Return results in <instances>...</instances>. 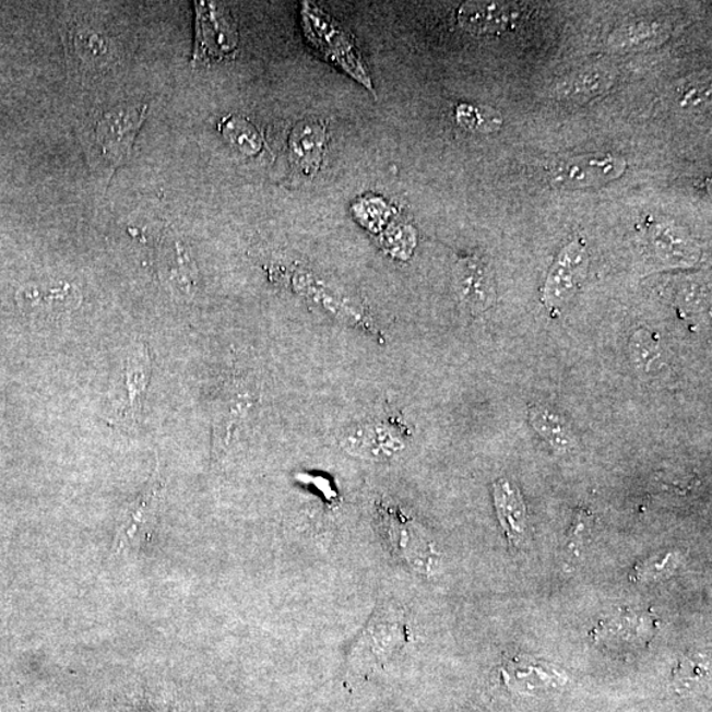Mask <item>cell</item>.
Instances as JSON below:
<instances>
[{
    "label": "cell",
    "instance_id": "30bf717a",
    "mask_svg": "<svg viewBox=\"0 0 712 712\" xmlns=\"http://www.w3.org/2000/svg\"><path fill=\"white\" fill-rule=\"evenodd\" d=\"M325 143V126L320 120H302L290 133L289 157L292 165H295L305 176L316 175L323 161Z\"/></svg>",
    "mask_w": 712,
    "mask_h": 712
},
{
    "label": "cell",
    "instance_id": "7c38bea8",
    "mask_svg": "<svg viewBox=\"0 0 712 712\" xmlns=\"http://www.w3.org/2000/svg\"><path fill=\"white\" fill-rule=\"evenodd\" d=\"M527 415L534 431L557 453H570L578 447L575 430L561 412L549 405L533 404Z\"/></svg>",
    "mask_w": 712,
    "mask_h": 712
},
{
    "label": "cell",
    "instance_id": "7a4b0ae2",
    "mask_svg": "<svg viewBox=\"0 0 712 712\" xmlns=\"http://www.w3.org/2000/svg\"><path fill=\"white\" fill-rule=\"evenodd\" d=\"M454 292L463 313L485 315L496 302V280L491 260L474 253L458 260L454 270Z\"/></svg>",
    "mask_w": 712,
    "mask_h": 712
},
{
    "label": "cell",
    "instance_id": "4fadbf2b",
    "mask_svg": "<svg viewBox=\"0 0 712 712\" xmlns=\"http://www.w3.org/2000/svg\"><path fill=\"white\" fill-rule=\"evenodd\" d=\"M628 349L631 364L641 378L656 380L664 377L669 358L656 333L645 328L636 330Z\"/></svg>",
    "mask_w": 712,
    "mask_h": 712
},
{
    "label": "cell",
    "instance_id": "9a60e30c",
    "mask_svg": "<svg viewBox=\"0 0 712 712\" xmlns=\"http://www.w3.org/2000/svg\"><path fill=\"white\" fill-rule=\"evenodd\" d=\"M613 84V70L593 67L580 70L559 82L556 93L559 98L581 102L597 97Z\"/></svg>",
    "mask_w": 712,
    "mask_h": 712
},
{
    "label": "cell",
    "instance_id": "2e32d148",
    "mask_svg": "<svg viewBox=\"0 0 712 712\" xmlns=\"http://www.w3.org/2000/svg\"><path fill=\"white\" fill-rule=\"evenodd\" d=\"M79 292L70 284L49 289L32 288L22 292V302L27 307L37 309L43 315L61 316L78 308L80 304Z\"/></svg>",
    "mask_w": 712,
    "mask_h": 712
},
{
    "label": "cell",
    "instance_id": "8992f818",
    "mask_svg": "<svg viewBox=\"0 0 712 712\" xmlns=\"http://www.w3.org/2000/svg\"><path fill=\"white\" fill-rule=\"evenodd\" d=\"M341 448L348 454L367 461H388L402 453V431L383 423H366L349 426L340 437Z\"/></svg>",
    "mask_w": 712,
    "mask_h": 712
},
{
    "label": "cell",
    "instance_id": "603a6c76",
    "mask_svg": "<svg viewBox=\"0 0 712 712\" xmlns=\"http://www.w3.org/2000/svg\"><path fill=\"white\" fill-rule=\"evenodd\" d=\"M679 558L674 553H666L661 557L648 559L634 568V581H653L656 578L667 577L677 568Z\"/></svg>",
    "mask_w": 712,
    "mask_h": 712
},
{
    "label": "cell",
    "instance_id": "6da1fadb",
    "mask_svg": "<svg viewBox=\"0 0 712 712\" xmlns=\"http://www.w3.org/2000/svg\"><path fill=\"white\" fill-rule=\"evenodd\" d=\"M302 29L307 40L352 78L372 91V82L352 36L321 10L309 3L302 5Z\"/></svg>",
    "mask_w": 712,
    "mask_h": 712
},
{
    "label": "cell",
    "instance_id": "52a82bcc",
    "mask_svg": "<svg viewBox=\"0 0 712 712\" xmlns=\"http://www.w3.org/2000/svg\"><path fill=\"white\" fill-rule=\"evenodd\" d=\"M651 253L665 269H690L702 257L701 247L673 226L657 225L650 233Z\"/></svg>",
    "mask_w": 712,
    "mask_h": 712
},
{
    "label": "cell",
    "instance_id": "8fae6325",
    "mask_svg": "<svg viewBox=\"0 0 712 712\" xmlns=\"http://www.w3.org/2000/svg\"><path fill=\"white\" fill-rule=\"evenodd\" d=\"M199 14V35H197V54L221 57L237 47V31L222 9L212 3H201Z\"/></svg>",
    "mask_w": 712,
    "mask_h": 712
},
{
    "label": "cell",
    "instance_id": "e0dca14e",
    "mask_svg": "<svg viewBox=\"0 0 712 712\" xmlns=\"http://www.w3.org/2000/svg\"><path fill=\"white\" fill-rule=\"evenodd\" d=\"M402 621V616L400 614L392 615L391 609L375 615L366 633L370 639L367 646L370 648L372 654L384 656V654L395 652L403 644L404 627Z\"/></svg>",
    "mask_w": 712,
    "mask_h": 712
},
{
    "label": "cell",
    "instance_id": "5b68a950",
    "mask_svg": "<svg viewBox=\"0 0 712 712\" xmlns=\"http://www.w3.org/2000/svg\"><path fill=\"white\" fill-rule=\"evenodd\" d=\"M627 162L615 155L569 158L550 169L553 186L565 189L601 187L625 175Z\"/></svg>",
    "mask_w": 712,
    "mask_h": 712
},
{
    "label": "cell",
    "instance_id": "d6986e66",
    "mask_svg": "<svg viewBox=\"0 0 712 712\" xmlns=\"http://www.w3.org/2000/svg\"><path fill=\"white\" fill-rule=\"evenodd\" d=\"M224 135L245 155H257L263 147V139L259 131L246 119H228Z\"/></svg>",
    "mask_w": 712,
    "mask_h": 712
},
{
    "label": "cell",
    "instance_id": "5bb4252c",
    "mask_svg": "<svg viewBox=\"0 0 712 712\" xmlns=\"http://www.w3.org/2000/svg\"><path fill=\"white\" fill-rule=\"evenodd\" d=\"M151 377V359L145 347L139 348L126 360L124 387L127 391V405L122 412L126 422L135 423L142 413L145 392H147Z\"/></svg>",
    "mask_w": 712,
    "mask_h": 712
},
{
    "label": "cell",
    "instance_id": "ffe728a7",
    "mask_svg": "<svg viewBox=\"0 0 712 712\" xmlns=\"http://www.w3.org/2000/svg\"><path fill=\"white\" fill-rule=\"evenodd\" d=\"M510 681H523L525 678L532 679V686H546L551 683H557L556 673H550L542 664L532 661L531 658L517 657L508 664L506 669Z\"/></svg>",
    "mask_w": 712,
    "mask_h": 712
},
{
    "label": "cell",
    "instance_id": "ba28073f",
    "mask_svg": "<svg viewBox=\"0 0 712 712\" xmlns=\"http://www.w3.org/2000/svg\"><path fill=\"white\" fill-rule=\"evenodd\" d=\"M520 15L518 3L468 2L458 11V22L475 35H499L513 27Z\"/></svg>",
    "mask_w": 712,
    "mask_h": 712
},
{
    "label": "cell",
    "instance_id": "44dd1931",
    "mask_svg": "<svg viewBox=\"0 0 712 712\" xmlns=\"http://www.w3.org/2000/svg\"><path fill=\"white\" fill-rule=\"evenodd\" d=\"M710 674V660L703 656H689L685 657L679 663L676 673H674V684L677 685L679 691H686L703 679L708 678Z\"/></svg>",
    "mask_w": 712,
    "mask_h": 712
},
{
    "label": "cell",
    "instance_id": "cb8c5ba5",
    "mask_svg": "<svg viewBox=\"0 0 712 712\" xmlns=\"http://www.w3.org/2000/svg\"><path fill=\"white\" fill-rule=\"evenodd\" d=\"M591 526H593V517H591L590 512L583 510L578 512L573 527H571L569 543L566 545L569 556L575 555L578 557L581 555V546L584 538L589 536Z\"/></svg>",
    "mask_w": 712,
    "mask_h": 712
},
{
    "label": "cell",
    "instance_id": "277c9868",
    "mask_svg": "<svg viewBox=\"0 0 712 712\" xmlns=\"http://www.w3.org/2000/svg\"><path fill=\"white\" fill-rule=\"evenodd\" d=\"M147 106L130 107L106 112L97 124L95 138L106 157L114 168L120 167L131 155L133 142L142 129Z\"/></svg>",
    "mask_w": 712,
    "mask_h": 712
},
{
    "label": "cell",
    "instance_id": "3957f363",
    "mask_svg": "<svg viewBox=\"0 0 712 712\" xmlns=\"http://www.w3.org/2000/svg\"><path fill=\"white\" fill-rule=\"evenodd\" d=\"M590 258L586 245L575 239L566 245L553 263L543 289V302L550 311L569 304L586 278Z\"/></svg>",
    "mask_w": 712,
    "mask_h": 712
},
{
    "label": "cell",
    "instance_id": "ac0fdd59",
    "mask_svg": "<svg viewBox=\"0 0 712 712\" xmlns=\"http://www.w3.org/2000/svg\"><path fill=\"white\" fill-rule=\"evenodd\" d=\"M666 36L664 24L656 22H640L625 25L612 36V44L615 47L625 49L643 48L656 46Z\"/></svg>",
    "mask_w": 712,
    "mask_h": 712
},
{
    "label": "cell",
    "instance_id": "9c48e42d",
    "mask_svg": "<svg viewBox=\"0 0 712 712\" xmlns=\"http://www.w3.org/2000/svg\"><path fill=\"white\" fill-rule=\"evenodd\" d=\"M494 503L508 543L511 546L523 544L530 532L526 507L520 489L510 479L500 478L494 483Z\"/></svg>",
    "mask_w": 712,
    "mask_h": 712
},
{
    "label": "cell",
    "instance_id": "7402d4cb",
    "mask_svg": "<svg viewBox=\"0 0 712 712\" xmlns=\"http://www.w3.org/2000/svg\"><path fill=\"white\" fill-rule=\"evenodd\" d=\"M456 119L467 130L489 132L498 130L501 126V118L495 110H486L485 107L461 105L456 110Z\"/></svg>",
    "mask_w": 712,
    "mask_h": 712
}]
</instances>
